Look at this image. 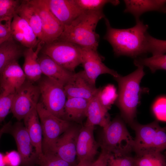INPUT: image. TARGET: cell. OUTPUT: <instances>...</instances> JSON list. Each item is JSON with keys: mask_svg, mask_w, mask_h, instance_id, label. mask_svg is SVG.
I'll return each mask as SVG.
<instances>
[{"mask_svg": "<svg viewBox=\"0 0 166 166\" xmlns=\"http://www.w3.org/2000/svg\"><path fill=\"white\" fill-rule=\"evenodd\" d=\"M105 19L106 32L104 38L111 44L116 56L136 58L148 53V25L139 20L133 27L117 29L111 27L107 18Z\"/></svg>", "mask_w": 166, "mask_h": 166, "instance_id": "1", "label": "cell"}, {"mask_svg": "<svg viewBox=\"0 0 166 166\" xmlns=\"http://www.w3.org/2000/svg\"><path fill=\"white\" fill-rule=\"evenodd\" d=\"M103 18L105 16L102 10L84 11L71 23L64 26L57 40L97 50L99 36L96 32V28L99 21Z\"/></svg>", "mask_w": 166, "mask_h": 166, "instance_id": "2", "label": "cell"}, {"mask_svg": "<svg viewBox=\"0 0 166 166\" xmlns=\"http://www.w3.org/2000/svg\"><path fill=\"white\" fill-rule=\"evenodd\" d=\"M136 66V69L129 74L114 78L118 85V97L115 103L122 118L130 125L136 116L137 108L143 91L140 83L145 75L143 66Z\"/></svg>", "mask_w": 166, "mask_h": 166, "instance_id": "3", "label": "cell"}, {"mask_svg": "<svg viewBox=\"0 0 166 166\" xmlns=\"http://www.w3.org/2000/svg\"><path fill=\"white\" fill-rule=\"evenodd\" d=\"M135 131L133 148L137 156L155 152H161L166 147L165 127L160 126L157 121L142 124L135 121L130 125Z\"/></svg>", "mask_w": 166, "mask_h": 166, "instance_id": "4", "label": "cell"}, {"mask_svg": "<svg viewBox=\"0 0 166 166\" xmlns=\"http://www.w3.org/2000/svg\"><path fill=\"white\" fill-rule=\"evenodd\" d=\"M103 129L102 150L116 156L127 155L133 151L134 139L121 118H115Z\"/></svg>", "mask_w": 166, "mask_h": 166, "instance_id": "5", "label": "cell"}, {"mask_svg": "<svg viewBox=\"0 0 166 166\" xmlns=\"http://www.w3.org/2000/svg\"><path fill=\"white\" fill-rule=\"evenodd\" d=\"M36 109L42 129L43 153H53L57 140L71 125V123L50 113L40 102L37 104Z\"/></svg>", "mask_w": 166, "mask_h": 166, "instance_id": "6", "label": "cell"}, {"mask_svg": "<svg viewBox=\"0 0 166 166\" xmlns=\"http://www.w3.org/2000/svg\"><path fill=\"white\" fill-rule=\"evenodd\" d=\"M42 53L50 57L58 65L72 72L81 62V47L71 42L57 40L45 44Z\"/></svg>", "mask_w": 166, "mask_h": 166, "instance_id": "7", "label": "cell"}, {"mask_svg": "<svg viewBox=\"0 0 166 166\" xmlns=\"http://www.w3.org/2000/svg\"><path fill=\"white\" fill-rule=\"evenodd\" d=\"M38 86L40 103L50 113L64 120V106L67 98L64 86L46 76L41 78Z\"/></svg>", "mask_w": 166, "mask_h": 166, "instance_id": "8", "label": "cell"}, {"mask_svg": "<svg viewBox=\"0 0 166 166\" xmlns=\"http://www.w3.org/2000/svg\"><path fill=\"white\" fill-rule=\"evenodd\" d=\"M40 96L38 85L26 80L14 94L11 111L14 117L19 121L23 119L36 107Z\"/></svg>", "mask_w": 166, "mask_h": 166, "instance_id": "9", "label": "cell"}, {"mask_svg": "<svg viewBox=\"0 0 166 166\" xmlns=\"http://www.w3.org/2000/svg\"><path fill=\"white\" fill-rule=\"evenodd\" d=\"M40 17L42 28V40L45 44L57 40L62 33L64 26L49 10L46 0H29Z\"/></svg>", "mask_w": 166, "mask_h": 166, "instance_id": "10", "label": "cell"}, {"mask_svg": "<svg viewBox=\"0 0 166 166\" xmlns=\"http://www.w3.org/2000/svg\"><path fill=\"white\" fill-rule=\"evenodd\" d=\"M81 62L86 76L93 84L100 75L108 74L116 77L120 75L116 71L110 69L102 62L104 58L97 50L81 47Z\"/></svg>", "mask_w": 166, "mask_h": 166, "instance_id": "11", "label": "cell"}, {"mask_svg": "<svg viewBox=\"0 0 166 166\" xmlns=\"http://www.w3.org/2000/svg\"><path fill=\"white\" fill-rule=\"evenodd\" d=\"M80 129L71 125L58 137L54 148V154L73 165L77 156L76 145Z\"/></svg>", "mask_w": 166, "mask_h": 166, "instance_id": "12", "label": "cell"}, {"mask_svg": "<svg viewBox=\"0 0 166 166\" xmlns=\"http://www.w3.org/2000/svg\"><path fill=\"white\" fill-rule=\"evenodd\" d=\"M64 87L67 98L77 97L88 100H90L99 89L88 79L84 70L75 73Z\"/></svg>", "mask_w": 166, "mask_h": 166, "instance_id": "13", "label": "cell"}, {"mask_svg": "<svg viewBox=\"0 0 166 166\" xmlns=\"http://www.w3.org/2000/svg\"><path fill=\"white\" fill-rule=\"evenodd\" d=\"M12 133L21 157V164L27 166L37 161V155L24 125L17 122L13 128Z\"/></svg>", "mask_w": 166, "mask_h": 166, "instance_id": "14", "label": "cell"}, {"mask_svg": "<svg viewBox=\"0 0 166 166\" xmlns=\"http://www.w3.org/2000/svg\"><path fill=\"white\" fill-rule=\"evenodd\" d=\"M26 78L17 60L8 64L0 73V90L14 94Z\"/></svg>", "mask_w": 166, "mask_h": 166, "instance_id": "15", "label": "cell"}, {"mask_svg": "<svg viewBox=\"0 0 166 166\" xmlns=\"http://www.w3.org/2000/svg\"><path fill=\"white\" fill-rule=\"evenodd\" d=\"M94 126L84 125L80 128L77 143V156L79 161L92 162L97 152L99 144L95 140Z\"/></svg>", "mask_w": 166, "mask_h": 166, "instance_id": "16", "label": "cell"}, {"mask_svg": "<svg viewBox=\"0 0 166 166\" xmlns=\"http://www.w3.org/2000/svg\"><path fill=\"white\" fill-rule=\"evenodd\" d=\"M50 11L64 26L71 23L84 11L74 0H46Z\"/></svg>", "mask_w": 166, "mask_h": 166, "instance_id": "17", "label": "cell"}, {"mask_svg": "<svg viewBox=\"0 0 166 166\" xmlns=\"http://www.w3.org/2000/svg\"><path fill=\"white\" fill-rule=\"evenodd\" d=\"M11 30L13 39L27 48L34 49L40 42L27 22L16 14L12 18Z\"/></svg>", "mask_w": 166, "mask_h": 166, "instance_id": "18", "label": "cell"}, {"mask_svg": "<svg viewBox=\"0 0 166 166\" xmlns=\"http://www.w3.org/2000/svg\"><path fill=\"white\" fill-rule=\"evenodd\" d=\"M38 61L42 74L64 86L71 80L75 73L61 66L44 54L38 57Z\"/></svg>", "mask_w": 166, "mask_h": 166, "instance_id": "19", "label": "cell"}, {"mask_svg": "<svg viewBox=\"0 0 166 166\" xmlns=\"http://www.w3.org/2000/svg\"><path fill=\"white\" fill-rule=\"evenodd\" d=\"M45 43L40 41L34 51L33 48H27L23 52L24 62L23 69L26 79L33 83L39 81L42 74L38 61V54Z\"/></svg>", "mask_w": 166, "mask_h": 166, "instance_id": "20", "label": "cell"}, {"mask_svg": "<svg viewBox=\"0 0 166 166\" xmlns=\"http://www.w3.org/2000/svg\"><path fill=\"white\" fill-rule=\"evenodd\" d=\"M25 126L34 148L38 158L43 154L42 132L36 109L34 108L23 119Z\"/></svg>", "mask_w": 166, "mask_h": 166, "instance_id": "21", "label": "cell"}, {"mask_svg": "<svg viewBox=\"0 0 166 166\" xmlns=\"http://www.w3.org/2000/svg\"><path fill=\"white\" fill-rule=\"evenodd\" d=\"M98 91L89 100L86 111V117L87 119L85 125L93 126L98 125L103 128L110 121V118L108 111L102 106L99 100Z\"/></svg>", "mask_w": 166, "mask_h": 166, "instance_id": "22", "label": "cell"}, {"mask_svg": "<svg viewBox=\"0 0 166 166\" xmlns=\"http://www.w3.org/2000/svg\"><path fill=\"white\" fill-rule=\"evenodd\" d=\"M124 1L125 5L124 12L132 14L135 17L136 21L139 20L141 15L146 12H165L166 0H125Z\"/></svg>", "mask_w": 166, "mask_h": 166, "instance_id": "23", "label": "cell"}, {"mask_svg": "<svg viewBox=\"0 0 166 166\" xmlns=\"http://www.w3.org/2000/svg\"><path fill=\"white\" fill-rule=\"evenodd\" d=\"M25 19L33 29L40 41L42 40L41 21L39 14L28 0L21 1L16 13Z\"/></svg>", "mask_w": 166, "mask_h": 166, "instance_id": "24", "label": "cell"}, {"mask_svg": "<svg viewBox=\"0 0 166 166\" xmlns=\"http://www.w3.org/2000/svg\"><path fill=\"white\" fill-rule=\"evenodd\" d=\"M89 100L77 97L67 99L64 109V120L68 121L80 122L86 117Z\"/></svg>", "mask_w": 166, "mask_h": 166, "instance_id": "25", "label": "cell"}, {"mask_svg": "<svg viewBox=\"0 0 166 166\" xmlns=\"http://www.w3.org/2000/svg\"><path fill=\"white\" fill-rule=\"evenodd\" d=\"M23 52L12 37L0 45V73L11 62L17 60Z\"/></svg>", "mask_w": 166, "mask_h": 166, "instance_id": "26", "label": "cell"}, {"mask_svg": "<svg viewBox=\"0 0 166 166\" xmlns=\"http://www.w3.org/2000/svg\"><path fill=\"white\" fill-rule=\"evenodd\" d=\"M134 63L136 66H147L154 73L159 69L166 70V55L164 54L152 56L148 58H139L135 59Z\"/></svg>", "mask_w": 166, "mask_h": 166, "instance_id": "27", "label": "cell"}, {"mask_svg": "<svg viewBox=\"0 0 166 166\" xmlns=\"http://www.w3.org/2000/svg\"><path fill=\"white\" fill-rule=\"evenodd\" d=\"M117 97L116 89L113 85L109 84L103 88H99L98 93L99 100L102 106L108 111L115 102Z\"/></svg>", "mask_w": 166, "mask_h": 166, "instance_id": "28", "label": "cell"}, {"mask_svg": "<svg viewBox=\"0 0 166 166\" xmlns=\"http://www.w3.org/2000/svg\"><path fill=\"white\" fill-rule=\"evenodd\" d=\"M134 159L136 166H166L165 157L161 152L145 154Z\"/></svg>", "mask_w": 166, "mask_h": 166, "instance_id": "29", "label": "cell"}, {"mask_svg": "<svg viewBox=\"0 0 166 166\" xmlns=\"http://www.w3.org/2000/svg\"><path fill=\"white\" fill-rule=\"evenodd\" d=\"M76 4L83 11H95L102 10L106 4L110 3L116 6L119 3L118 0H74Z\"/></svg>", "mask_w": 166, "mask_h": 166, "instance_id": "30", "label": "cell"}, {"mask_svg": "<svg viewBox=\"0 0 166 166\" xmlns=\"http://www.w3.org/2000/svg\"><path fill=\"white\" fill-rule=\"evenodd\" d=\"M37 161L40 166H72L56 154L44 153L38 158Z\"/></svg>", "mask_w": 166, "mask_h": 166, "instance_id": "31", "label": "cell"}, {"mask_svg": "<svg viewBox=\"0 0 166 166\" xmlns=\"http://www.w3.org/2000/svg\"><path fill=\"white\" fill-rule=\"evenodd\" d=\"M21 2L18 0H0V19L13 18Z\"/></svg>", "mask_w": 166, "mask_h": 166, "instance_id": "32", "label": "cell"}, {"mask_svg": "<svg viewBox=\"0 0 166 166\" xmlns=\"http://www.w3.org/2000/svg\"><path fill=\"white\" fill-rule=\"evenodd\" d=\"M14 95L0 90V123L11 111Z\"/></svg>", "mask_w": 166, "mask_h": 166, "instance_id": "33", "label": "cell"}, {"mask_svg": "<svg viewBox=\"0 0 166 166\" xmlns=\"http://www.w3.org/2000/svg\"><path fill=\"white\" fill-rule=\"evenodd\" d=\"M153 114L157 120L165 122L166 120V98L161 96L156 98L152 106Z\"/></svg>", "mask_w": 166, "mask_h": 166, "instance_id": "34", "label": "cell"}, {"mask_svg": "<svg viewBox=\"0 0 166 166\" xmlns=\"http://www.w3.org/2000/svg\"><path fill=\"white\" fill-rule=\"evenodd\" d=\"M166 41L159 40L149 35L148 39V52L152 56L164 54L166 51Z\"/></svg>", "mask_w": 166, "mask_h": 166, "instance_id": "35", "label": "cell"}, {"mask_svg": "<svg viewBox=\"0 0 166 166\" xmlns=\"http://www.w3.org/2000/svg\"><path fill=\"white\" fill-rule=\"evenodd\" d=\"M108 166H136L134 158L127 155L116 156L109 155Z\"/></svg>", "mask_w": 166, "mask_h": 166, "instance_id": "36", "label": "cell"}, {"mask_svg": "<svg viewBox=\"0 0 166 166\" xmlns=\"http://www.w3.org/2000/svg\"><path fill=\"white\" fill-rule=\"evenodd\" d=\"M6 166H19L22 163L21 156L18 152L11 151L4 155Z\"/></svg>", "mask_w": 166, "mask_h": 166, "instance_id": "37", "label": "cell"}, {"mask_svg": "<svg viewBox=\"0 0 166 166\" xmlns=\"http://www.w3.org/2000/svg\"><path fill=\"white\" fill-rule=\"evenodd\" d=\"M12 19L11 18L0 19V38L12 37L11 25Z\"/></svg>", "mask_w": 166, "mask_h": 166, "instance_id": "38", "label": "cell"}, {"mask_svg": "<svg viewBox=\"0 0 166 166\" xmlns=\"http://www.w3.org/2000/svg\"><path fill=\"white\" fill-rule=\"evenodd\" d=\"M110 154L102 150L98 158L92 162L90 166H108V160Z\"/></svg>", "mask_w": 166, "mask_h": 166, "instance_id": "39", "label": "cell"}, {"mask_svg": "<svg viewBox=\"0 0 166 166\" xmlns=\"http://www.w3.org/2000/svg\"><path fill=\"white\" fill-rule=\"evenodd\" d=\"M11 127V122H9L5 124L0 129V139L3 134L7 132Z\"/></svg>", "mask_w": 166, "mask_h": 166, "instance_id": "40", "label": "cell"}, {"mask_svg": "<svg viewBox=\"0 0 166 166\" xmlns=\"http://www.w3.org/2000/svg\"><path fill=\"white\" fill-rule=\"evenodd\" d=\"M92 162L86 161H80L76 166H90Z\"/></svg>", "mask_w": 166, "mask_h": 166, "instance_id": "41", "label": "cell"}, {"mask_svg": "<svg viewBox=\"0 0 166 166\" xmlns=\"http://www.w3.org/2000/svg\"><path fill=\"white\" fill-rule=\"evenodd\" d=\"M0 166H6L4 160V155L0 152Z\"/></svg>", "mask_w": 166, "mask_h": 166, "instance_id": "42", "label": "cell"}, {"mask_svg": "<svg viewBox=\"0 0 166 166\" xmlns=\"http://www.w3.org/2000/svg\"><path fill=\"white\" fill-rule=\"evenodd\" d=\"M11 37H12L3 38H0V45L5 41L10 39Z\"/></svg>", "mask_w": 166, "mask_h": 166, "instance_id": "43", "label": "cell"}]
</instances>
